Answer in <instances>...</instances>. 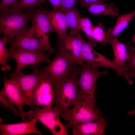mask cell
<instances>
[{
  "label": "cell",
  "instance_id": "cell-1",
  "mask_svg": "<svg viewBox=\"0 0 135 135\" xmlns=\"http://www.w3.org/2000/svg\"><path fill=\"white\" fill-rule=\"evenodd\" d=\"M80 66L68 56L56 52L55 57L47 65L40 67L45 78L50 80L54 90L71 76L79 75Z\"/></svg>",
  "mask_w": 135,
  "mask_h": 135
},
{
  "label": "cell",
  "instance_id": "cell-2",
  "mask_svg": "<svg viewBox=\"0 0 135 135\" xmlns=\"http://www.w3.org/2000/svg\"><path fill=\"white\" fill-rule=\"evenodd\" d=\"M32 14L31 9L24 13L9 8L0 15V32L6 36L11 45L16 36L25 28L30 21Z\"/></svg>",
  "mask_w": 135,
  "mask_h": 135
},
{
  "label": "cell",
  "instance_id": "cell-3",
  "mask_svg": "<svg viewBox=\"0 0 135 135\" xmlns=\"http://www.w3.org/2000/svg\"><path fill=\"white\" fill-rule=\"evenodd\" d=\"M72 106V108H69L63 114L64 120L68 121V123L66 125L67 128L104 118L95 103L82 97Z\"/></svg>",
  "mask_w": 135,
  "mask_h": 135
},
{
  "label": "cell",
  "instance_id": "cell-4",
  "mask_svg": "<svg viewBox=\"0 0 135 135\" xmlns=\"http://www.w3.org/2000/svg\"><path fill=\"white\" fill-rule=\"evenodd\" d=\"M78 76H71L54 90V96L52 106L55 105L62 114L82 97L77 84Z\"/></svg>",
  "mask_w": 135,
  "mask_h": 135
},
{
  "label": "cell",
  "instance_id": "cell-5",
  "mask_svg": "<svg viewBox=\"0 0 135 135\" xmlns=\"http://www.w3.org/2000/svg\"><path fill=\"white\" fill-rule=\"evenodd\" d=\"M98 68L85 62L80 66V76L77 82L83 98L95 103V92L97 88L96 83L101 76L106 74L107 71H99Z\"/></svg>",
  "mask_w": 135,
  "mask_h": 135
},
{
  "label": "cell",
  "instance_id": "cell-6",
  "mask_svg": "<svg viewBox=\"0 0 135 135\" xmlns=\"http://www.w3.org/2000/svg\"><path fill=\"white\" fill-rule=\"evenodd\" d=\"M36 64L31 65L32 73H24L21 71L10 77L15 80L19 85L23 94L30 104L32 110L35 108L34 94L41 81L45 78L42 70L39 69Z\"/></svg>",
  "mask_w": 135,
  "mask_h": 135
},
{
  "label": "cell",
  "instance_id": "cell-7",
  "mask_svg": "<svg viewBox=\"0 0 135 135\" xmlns=\"http://www.w3.org/2000/svg\"><path fill=\"white\" fill-rule=\"evenodd\" d=\"M31 117L36 119L48 128L54 135H68L67 127L60 119L63 114L55 106L35 108L28 112Z\"/></svg>",
  "mask_w": 135,
  "mask_h": 135
},
{
  "label": "cell",
  "instance_id": "cell-8",
  "mask_svg": "<svg viewBox=\"0 0 135 135\" xmlns=\"http://www.w3.org/2000/svg\"><path fill=\"white\" fill-rule=\"evenodd\" d=\"M32 14L30 20L36 36L43 46L50 52H54L49 38V33L52 32L48 16L49 10L47 8L33 7L31 8Z\"/></svg>",
  "mask_w": 135,
  "mask_h": 135
},
{
  "label": "cell",
  "instance_id": "cell-9",
  "mask_svg": "<svg viewBox=\"0 0 135 135\" xmlns=\"http://www.w3.org/2000/svg\"><path fill=\"white\" fill-rule=\"evenodd\" d=\"M9 57L12 58L16 64L15 70L10 74V77L22 71L23 68L28 65L40 66L44 62L48 63L51 61L50 56L53 52L47 54L25 50L18 48L8 50Z\"/></svg>",
  "mask_w": 135,
  "mask_h": 135
},
{
  "label": "cell",
  "instance_id": "cell-10",
  "mask_svg": "<svg viewBox=\"0 0 135 135\" xmlns=\"http://www.w3.org/2000/svg\"><path fill=\"white\" fill-rule=\"evenodd\" d=\"M4 86L0 94L7 98L19 110L20 114L23 120H30L32 118L28 112H25L23 109L24 105L30 106L29 103L23 94L17 82L12 79H8L7 75L3 78Z\"/></svg>",
  "mask_w": 135,
  "mask_h": 135
},
{
  "label": "cell",
  "instance_id": "cell-11",
  "mask_svg": "<svg viewBox=\"0 0 135 135\" xmlns=\"http://www.w3.org/2000/svg\"><path fill=\"white\" fill-rule=\"evenodd\" d=\"M83 38L79 32L66 34L58 38L56 52L68 56L78 65L83 63L81 58Z\"/></svg>",
  "mask_w": 135,
  "mask_h": 135
},
{
  "label": "cell",
  "instance_id": "cell-12",
  "mask_svg": "<svg viewBox=\"0 0 135 135\" xmlns=\"http://www.w3.org/2000/svg\"><path fill=\"white\" fill-rule=\"evenodd\" d=\"M81 58L83 63L86 62L98 68L103 66L115 70L120 76H126L124 71L117 66L113 60L96 52L84 39L82 40Z\"/></svg>",
  "mask_w": 135,
  "mask_h": 135
},
{
  "label": "cell",
  "instance_id": "cell-13",
  "mask_svg": "<svg viewBox=\"0 0 135 135\" xmlns=\"http://www.w3.org/2000/svg\"><path fill=\"white\" fill-rule=\"evenodd\" d=\"M9 50L18 48L44 53L48 49L42 45L36 37L32 26H27L18 34L11 45Z\"/></svg>",
  "mask_w": 135,
  "mask_h": 135
},
{
  "label": "cell",
  "instance_id": "cell-14",
  "mask_svg": "<svg viewBox=\"0 0 135 135\" xmlns=\"http://www.w3.org/2000/svg\"><path fill=\"white\" fill-rule=\"evenodd\" d=\"M38 121L32 118L29 121L19 123L6 124L0 123V135H22L35 134L41 135L42 134L37 128Z\"/></svg>",
  "mask_w": 135,
  "mask_h": 135
},
{
  "label": "cell",
  "instance_id": "cell-15",
  "mask_svg": "<svg viewBox=\"0 0 135 135\" xmlns=\"http://www.w3.org/2000/svg\"><path fill=\"white\" fill-rule=\"evenodd\" d=\"M107 124L105 118H103L78 124L72 127L73 135H104Z\"/></svg>",
  "mask_w": 135,
  "mask_h": 135
},
{
  "label": "cell",
  "instance_id": "cell-16",
  "mask_svg": "<svg viewBox=\"0 0 135 135\" xmlns=\"http://www.w3.org/2000/svg\"><path fill=\"white\" fill-rule=\"evenodd\" d=\"M54 96V92L50 82L48 79H44L34 93L35 106L39 107L43 105L46 107H51Z\"/></svg>",
  "mask_w": 135,
  "mask_h": 135
},
{
  "label": "cell",
  "instance_id": "cell-17",
  "mask_svg": "<svg viewBox=\"0 0 135 135\" xmlns=\"http://www.w3.org/2000/svg\"><path fill=\"white\" fill-rule=\"evenodd\" d=\"M48 16L52 32L56 33L59 38H61L67 34L68 26L62 12L59 10H49Z\"/></svg>",
  "mask_w": 135,
  "mask_h": 135
},
{
  "label": "cell",
  "instance_id": "cell-18",
  "mask_svg": "<svg viewBox=\"0 0 135 135\" xmlns=\"http://www.w3.org/2000/svg\"><path fill=\"white\" fill-rule=\"evenodd\" d=\"M110 40L114 56L113 61L125 72L124 68L128 59L127 49L128 44H124L120 42L117 37L112 38Z\"/></svg>",
  "mask_w": 135,
  "mask_h": 135
},
{
  "label": "cell",
  "instance_id": "cell-19",
  "mask_svg": "<svg viewBox=\"0 0 135 135\" xmlns=\"http://www.w3.org/2000/svg\"><path fill=\"white\" fill-rule=\"evenodd\" d=\"M135 16V10L126 14L118 16L116 24L113 28L108 29L106 32L110 40L117 36L126 28Z\"/></svg>",
  "mask_w": 135,
  "mask_h": 135
},
{
  "label": "cell",
  "instance_id": "cell-20",
  "mask_svg": "<svg viewBox=\"0 0 135 135\" xmlns=\"http://www.w3.org/2000/svg\"><path fill=\"white\" fill-rule=\"evenodd\" d=\"M88 7V11L93 14L118 16L119 13L118 9L113 2L110 4H107L104 2L93 4Z\"/></svg>",
  "mask_w": 135,
  "mask_h": 135
},
{
  "label": "cell",
  "instance_id": "cell-21",
  "mask_svg": "<svg viewBox=\"0 0 135 135\" xmlns=\"http://www.w3.org/2000/svg\"><path fill=\"white\" fill-rule=\"evenodd\" d=\"M64 14L68 26L70 29V33L79 32L80 30V22L81 18L76 7L65 10L62 12Z\"/></svg>",
  "mask_w": 135,
  "mask_h": 135
},
{
  "label": "cell",
  "instance_id": "cell-22",
  "mask_svg": "<svg viewBox=\"0 0 135 135\" xmlns=\"http://www.w3.org/2000/svg\"><path fill=\"white\" fill-rule=\"evenodd\" d=\"M47 2L46 0H20L17 4L10 6V8L22 12L24 10L30 9L35 6L41 7L43 4Z\"/></svg>",
  "mask_w": 135,
  "mask_h": 135
},
{
  "label": "cell",
  "instance_id": "cell-23",
  "mask_svg": "<svg viewBox=\"0 0 135 135\" xmlns=\"http://www.w3.org/2000/svg\"><path fill=\"white\" fill-rule=\"evenodd\" d=\"M80 25V30L85 33L87 37L88 43L92 47H95L96 44L92 36L94 26L90 19L86 18H81Z\"/></svg>",
  "mask_w": 135,
  "mask_h": 135
},
{
  "label": "cell",
  "instance_id": "cell-24",
  "mask_svg": "<svg viewBox=\"0 0 135 135\" xmlns=\"http://www.w3.org/2000/svg\"><path fill=\"white\" fill-rule=\"evenodd\" d=\"M8 42L6 37L4 36L0 40V64L1 69L3 72L10 70L11 67L7 63L9 58L8 51L5 48L6 44Z\"/></svg>",
  "mask_w": 135,
  "mask_h": 135
},
{
  "label": "cell",
  "instance_id": "cell-25",
  "mask_svg": "<svg viewBox=\"0 0 135 135\" xmlns=\"http://www.w3.org/2000/svg\"><path fill=\"white\" fill-rule=\"evenodd\" d=\"M128 61L126 64L124 70L127 76V80L130 84L133 83L128 77L130 74L135 72V47L130 46L128 49Z\"/></svg>",
  "mask_w": 135,
  "mask_h": 135
},
{
  "label": "cell",
  "instance_id": "cell-26",
  "mask_svg": "<svg viewBox=\"0 0 135 135\" xmlns=\"http://www.w3.org/2000/svg\"><path fill=\"white\" fill-rule=\"evenodd\" d=\"M104 25L101 22L97 26L94 27L92 36L94 40L105 45L106 43H110V41L104 30Z\"/></svg>",
  "mask_w": 135,
  "mask_h": 135
},
{
  "label": "cell",
  "instance_id": "cell-27",
  "mask_svg": "<svg viewBox=\"0 0 135 135\" xmlns=\"http://www.w3.org/2000/svg\"><path fill=\"white\" fill-rule=\"evenodd\" d=\"M0 101L3 108L8 109L11 110L15 116H20V112L15 107L14 105L9 100L6 99L3 96L0 94Z\"/></svg>",
  "mask_w": 135,
  "mask_h": 135
},
{
  "label": "cell",
  "instance_id": "cell-28",
  "mask_svg": "<svg viewBox=\"0 0 135 135\" xmlns=\"http://www.w3.org/2000/svg\"><path fill=\"white\" fill-rule=\"evenodd\" d=\"M20 0H1L0 4V10L2 12L9 8V6L15 5Z\"/></svg>",
  "mask_w": 135,
  "mask_h": 135
},
{
  "label": "cell",
  "instance_id": "cell-29",
  "mask_svg": "<svg viewBox=\"0 0 135 135\" xmlns=\"http://www.w3.org/2000/svg\"><path fill=\"white\" fill-rule=\"evenodd\" d=\"M78 0H62L61 6L59 10L62 12L72 8Z\"/></svg>",
  "mask_w": 135,
  "mask_h": 135
},
{
  "label": "cell",
  "instance_id": "cell-30",
  "mask_svg": "<svg viewBox=\"0 0 135 135\" xmlns=\"http://www.w3.org/2000/svg\"><path fill=\"white\" fill-rule=\"evenodd\" d=\"M104 2V0H81L80 4L86 7H88L90 5Z\"/></svg>",
  "mask_w": 135,
  "mask_h": 135
},
{
  "label": "cell",
  "instance_id": "cell-31",
  "mask_svg": "<svg viewBox=\"0 0 135 135\" xmlns=\"http://www.w3.org/2000/svg\"><path fill=\"white\" fill-rule=\"evenodd\" d=\"M53 6V10H59L61 7L62 0H46Z\"/></svg>",
  "mask_w": 135,
  "mask_h": 135
},
{
  "label": "cell",
  "instance_id": "cell-32",
  "mask_svg": "<svg viewBox=\"0 0 135 135\" xmlns=\"http://www.w3.org/2000/svg\"><path fill=\"white\" fill-rule=\"evenodd\" d=\"M128 113L130 116H135V108L132 110L128 111Z\"/></svg>",
  "mask_w": 135,
  "mask_h": 135
},
{
  "label": "cell",
  "instance_id": "cell-33",
  "mask_svg": "<svg viewBox=\"0 0 135 135\" xmlns=\"http://www.w3.org/2000/svg\"><path fill=\"white\" fill-rule=\"evenodd\" d=\"M128 77L130 79L132 80V78H135V72L129 75L128 76Z\"/></svg>",
  "mask_w": 135,
  "mask_h": 135
},
{
  "label": "cell",
  "instance_id": "cell-34",
  "mask_svg": "<svg viewBox=\"0 0 135 135\" xmlns=\"http://www.w3.org/2000/svg\"><path fill=\"white\" fill-rule=\"evenodd\" d=\"M131 42H132L134 43V47H135V33L132 41Z\"/></svg>",
  "mask_w": 135,
  "mask_h": 135
},
{
  "label": "cell",
  "instance_id": "cell-35",
  "mask_svg": "<svg viewBox=\"0 0 135 135\" xmlns=\"http://www.w3.org/2000/svg\"><path fill=\"white\" fill-rule=\"evenodd\" d=\"M0 123H1V122L2 121V118H0Z\"/></svg>",
  "mask_w": 135,
  "mask_h": 135
}]
</instances>
